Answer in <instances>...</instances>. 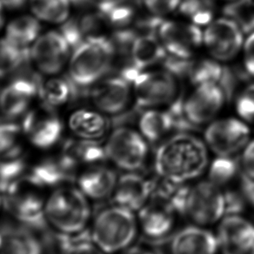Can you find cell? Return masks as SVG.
Here are the masks:
<instances>
[{
	"label": "cell",
	"mask_w": 254,
	"mask_h": 254,
	"mask_svg": "<svg viewBox=\"0 0 254 254\" xmlns=\"http://www.w3.org/2000/svg\"><path fill=\"white\" fill-rule=\"evenodd\" d=\"M185 215L198 226L219 222L226 216L224 190L210 180H203L189 187Z\"/></svg>",
	"instance_id": "obj_7"
},
{
	"label": "cell",
	"mask_w": 254,
	"mask_h": 254,
	"mask_svg": "<svg viewBox=\"0 0 254 254\" xmlns=\"http://www.w3.org/2000/svg\"><path fill=\"white\" fill-rule=\"evenodd\" d=\"M23 130L32 145L39 149H49L56 145L62 135V124L56 117L42 115L33 111L25 117Z\"/></svg>",
	"instance_id": "obj_22"
},
{
	"label": "cell",
	"mask_w": 254,
	"mask_h": 254,
	"mask_svg": "<svg viewBox=\"0 0 254 254\" xmlns=\"http://www.w3.org/2000/svg\"><path fill=\"white\" fill-rule=\"evenodd\" d=\"M69 125L78 138L93 141L102 138L109 127L108 121L102 115L85 110L73 113Z\"/></svg>",
	"instance_id": "obj_28"
},
{
	"label": "cell",
	"mask_w": 254,
	"mask_h": 254,
	"mask_svg": "<svg viewBox=\"0 0 254 254\" xmlns=\"http://www.w3.org/2000/svg\"><path fill=\"white\" fill-rule=\"evenodd\" d=\"M237 113L247 122H254V84L240 92L236 100Z\"/></svg>",
	"instance_id": "obj_39"
},
{
	"label": "cell",
	"mask_w": 254,
	"mask_h": 254,
	"mask_svg": "<svg viewBox=\"0 0 254 254\" xmlns=\"http://www.w3.org/2000/svg\"><path fill=\"white\" fill-rule=\"evenodd\" d=\"M2 246H3V238H2L1 231H0V254H1V252H2Z\"/></svg>",
	"instance_id": "obj_49"
},
{
	"label": "cell",
	"mask_w": 254,
	"mask_h": 254,
	"mask_svg": "<svg viewBox=\"0 0 254 254\" xmlns=\"http://www.w3.org/2000/svg\"><path fill=\"white\" fill-rule=\"evenodd\" d=\"M120 254H159L155 251L150 250L144 247H131L121 252Z\"/></svg>",
	"instance_id": "obj_45"
},
{
	"label": "cell",
	"mask_w": 254,
	"mask_h": 254,
	"mask_svg": "<svg viewBox=\"0 0 254 254\" xmlns=\"http://www.w3.org/2000/svg\"><path fill=\"white\" fill-rule=\"evenodd\" d=\"M155 182L135 172L120 177L113 192L115 205L138 212L152 198Z\"/></svg>",
	"instance_id": "obj_18"
},
{
	"label": "cell",
	"mask_w": 254,
	"mask_h": 254,
	"mask_svg": "<svg viewBox=\"0 0 254 254\" xmlns=\"http://www.w3.org/2000/svg\"><path fill=\"white\" fill-rule=\"evenodd\" d=\"M219 248L217 235L201 226L180 230L171 244L172 254H216Z\"/></svg>",
	"instance_id": "obj_21"
},
{
	"label": "cell",
	"mask_w": 254,
	"mask_h": 254,
	"mask_svg": "<svg viewBox=\"0 0 254 254\" xmlns=\"http://www.w3.org/2000/svg\"><path fill=\"white\" fill-rule=\"evenodd\" d=\"M181 0H144V5L150 14L162 18L179 9Z\"/></svg>",
	"instance_id": "obj_40"
},
{
	"label": "cell",
	"mask_w": 254,
	"mask_h": 254,
	"mask_svg": "<svg viewBox=\"0 0 254 254\" xmlns=\"http://www.w3.org/2000/svg\"><path fill=\"white\" fill-rule=\"evenodd\" d=\"M39 81L28 78H16L0 93L1 113L11 119L20 116L39 93Z\"/></svg>",
	"instance_id": "obj_23"
},
{
	"label": "cell",
	"mask_w": 254,
	"mask_h": 254,
	"mask_svg": "<svg viewBox=\"0 0 254 254\" xmlns=\"http://www.w3.org/2000/svg\"><path fill=\"white\" fill-rule=\"evenodd\" d=\"M2 205H3V198H1V197H0V208H1Z\"/></svg>",
	"instance_id": "obj_50"
},
{
	"label": "cell",
	"mask_w": 254,
	"mask_h": 254,
	"mask_svg": "<svg viewBox=\"0 0 254 254\" xmlns=\"http://www.w3.org/2000/svg\"><path fill=\"white\" fill-rule=\"evenodd\" d=\"M207 163L205 144L183 131L163 142L156 152L154 167L162 180L186 184L204 173Z\"/></svg>",
	"instance_id": "obj_1"
},
{
	"label": "cell",
	"mask_w": 254,
	"mask_h": 254,
	"mask_svg": "<svg viewBox=\"0 0 254 254\" xmlns=\"http://www.w3.org/2000/svg\"><path fill=\"white\" fill-rule=\"evenodd\" d=\"M100 2H103V1H109V0H99Z\"/></svg>",
	"instance_id": "obj_51"
},
{
	"label": "cell",
	"mask_w": 254,
	"mask_h": 254,
	"mask_svg": "<svg viewBox=\"0 0 254 254\" xmlns=\"http://www.w3.org/2000/svg\"><path fill=\"white\" fill-rule=\"evenodd\" d=\"M224 14L235 22L244 33L254 32V0H233L224 8Z\"/></svg>",
	"instance_id": "obj_35"
},
{
	"label": "cell",
	"mask_w": 254,
	"mask_h": 254,
	"mask_svg": "<svg viewBox=\"0 0 254 254\" xmlns=\"http://www.w3.org/2000/svg\"><path fill=\"white\" fill-rule=\"evenodd\" d=\"M73 4L79 5V6H85L90 4L92 0H70Z\"/></svg>",
	"instance_id": "obj_47"
},
{
	"label": "cell",
	"mask_w": 254,
	"mask_h": 254,
	"mask_svg": "<svg viewBox=\"0 0 254 254\" xmlns=\"http://www.w3.org/2000/svg\"><path fill=\"white\" fill-rule=\"evenodd\" d=\"M251 131L243 120L228 118L214 120L205 131V141L217 156L233 157L250 141Z\"/></svg>",
	"instance_id": "obj_10"
},
{
	"label": "cell",
	"mask_w": 254,
	"mask_h": 254,
	"mask_svg": "<svg viewBox=\"0 0 254 254\" xmlns=\"http://www.w3.org/2000/svg\"><path fill=\"white\" fill-rule=\"evenodd\" d=\"M89 200L78 187H56L46 198V223L64 235L82 233L92 217Z\"/></svg>",
	"instance_id": "obj_2"
},
{
	"label": "cell",
	"mask_w": 254,
	"mask_h": 254,
	"mask_svg": "<svg viewBox=\"0 0 254 254\" xmlns=\"http://www.w3.org/2000/svg\"><path fill=\"white\" fill-rule=\"evenodd\" d=\"M124 53L127 54L129 63L120 75L131 83L138 72L164 62L168 55L156 31L137 32Z\"/></svg>",
	"instance_id": "obj_9"
},
{
	"label": "cell",
	"mask_w": 254,
	"mask_h": 254,
	"mask_svg": "<svg viewBox=\"0 0 254 254\" xmlns=\"http://www.w3.org/2000/svg\"><path fill=\"white\" fill-rule=\"evenodd\" d=\"M227 1H230V2H232V1H233V0H227Z\"/></svg>",
	"instance_id": "obj_52"
},
{
	"label": "cell",
	"mask_w": 254,
	"mask_h": 254,
	"mask_svg": "<svg viewBox=\"0 0 254 254\" xmlns=\"http://www.w3.org/2000/svg\"><path fill=\"white\" fill-rule=\"evenodd\" d=\"M71 81L62 78H52L44 85H40L39 94L51 106H58L67 102L72 96Z\"/></svg>",
	"instance_id": "obj_36"
},
{
	"label": "cell",
	"mask_w": 254,
	"mask_h": 254,
	"mask_svg": "<svg viewBox=\"0 0 254 254\" xmlns=\"http://www.w3.org/2000/svg\"><path fill=\"white\" fill-rule=\"evenodd\" d=\"M32 11L44 21L61 24L70 14V0H30Z\"/></svg>",
	"instance_id": "obj_30"
},
{
	"label": "cell",
	"mask_w": 254,
	"mask_h": 254,
	"mask_svg": "<svg viewBox=\"0 0 254 254\" xmlns=\"http://www.w3.org/2000/svg\"><path fill=\"white\" fill-rule=\"evenodd\" d=\"M29 58L28 50L8 39H0V78L16 71Z\"/></svg>",
	"instance_id": "obj_33"
},
{
	"label": "cell",
	"mask_w": 254,
	"mask_h": 254,
	"mask_svg": "<svg viewBox=\"0 0 254 254\" xmlns=\"http://www.w3.org/2000/svg\"><path fill=\"white\" fill-rule=\"evenodd\" d=\"M241 187L244 197L247 202H249L251 205L254 206V180L242 174Z\"/></svg>",
	"instance_id": "obj_44"
},
{
	"label": "cell",
	"mask_w": 254,
	"mask_h": 254,
	"mask_svg": "<svg viewBox=\"0 0 254 254\" xmlns=\"http://www.w3.org/2000/svg\"><path fill=\"white\" fill-rule=\"evenodd\" d=\"M1 233L3 238L1 254H43L42 243L31 230L11 227Z\"/></svg>",
	"instance_id": "obj_27"
},
{
	"label": "cell",
	"mask_w": 254,
	"mask_h": 254,
	"mask_svg": "<svg viewBox=\"0 0 254 254\" xmlns=\"http://www.w3.org/2000/svg\"><path fill=\"white\" fill-rule=\"evenodd\" d=\"M203 43L214 60L226 62L243 49L244 32L227 17L213 19L203 32Z\"/></svg>",
	"instance_id": "obj_12"
},
{
	"label": "cell",
	"mask_w": 254,
	"mask_h": 254,
	"mask_svg": "<svg viewBox=\"0 0 254 254\" xmlns=\"http://www.w3.org/2000/svg\"><path fill=\"white\" fill-rule=\"evenodd\" d=\"M21 130L15 124L0 125V161L20 159Z\"/></svg>",
	"instance_id": "obj_34"
},
{
	"label": "cell",
	"mask_w": 254,
	"mask_h": 254,
	"mask_svg": "<svg viewBox=\"0 0 254 254\" xmlns=\"http://www.w3.org/2000/svg\"><path fill=\"white\" fill-rule=\"evenodd\" d=\"M45 188L30 174L21 175L3 189V205L18 221L40 227L46 223Z\"/></svg>",
	"instance_id": "obj_5"
},
{
	"label": "cell",
	"mask_w": 254,
	"mask_h": 254,
	"mask_svg": "<svg viewBox=\"0 0 254 254\" xmlns=\"http://www.w3.org/2000/svg\"><path fill=\"white\" fill-rule=\"evenodd\" d=\"M3 24V11H2V4L0 3V27Z\"/></svg>",
	"instance_id": "obj_48"
},
{
	"label": "cell",
	"mask_w": 254,
	"mask_h": 254,
	"mask_svg": "<svg viewBox=\"0 0 254 254\" xmlns=\"http://www.w3.org/2000/svg\"><path fill=\"white\" fill-rule=\"evenodd\" d=\"M116 57L113 40L104 36L85 39L71 55L69 64V77L71 83L81 87L98 81L109 71Z\"/></svg>",
	"instance_id": "obj_3"
},
{
	"label": "cell",
	"mask_w": 254,
	"mask_h": 254,
	"mask_svg": "<svg viewBox=\"0 0 254 254\" xmlns=\"http://www.w3.org/2000/svg\"><path fill=\"white\" fill-rule=\"evenodd\" d=\"M40 31L39 21L30 16H23L8 25L6 39L18 46L25 47L37 39Z\"/></svg>",
	"instance_id": "obj_32"
},
{
	"label": "cell",
	"mask_w": 254,
	"mask_h": 254,
	"mask_svg": "<svg viewBox=\"0 0 254 254\" xmlns=\"http://www.w3.org/2000/svg\"><path fill=\"white\" fill-rule=\"evenodd\" d=\"M239 165L233 157L218 156L209 168V180L222 187L232 182L236 177Z\"/></svg>",
	"instance_id": "obj_37"
},
{
	"label": "cell",
	"mask_w": 254,
	"mask_h": 254,
	"mask_svg": "<svg viewBox=\"0 0 254 254\" xmlns=\"http://www.w3.org/2000/svg\"><path fill=\"white\" fill-rule=\"evenodd\" d=\"M131 82L123 76L111 77L93 89L92 102L102 113L119 114L127 109L131 97Z\"/></svg>",
	"instance_id": "obj_19"
},
{
	"label": "cell",
	"mask_w": 254,
	"mask_h": 254,
	"mask_svg": "<svg viewBox=\"0 0 254 254\" xmlns=\"http://www.w3.org/2000/svg\"><path fill=\"white\" fill-rule=\"evenodd\" d=\"M106 159L127 172H135L145 165L148 145L141 133L128 127H120L112 132L105 145Z\"/></svg>",
	"instance_id": "obj_6"
},
{
	"label": "cell",
	"mask_w": 254,
	"mask_h": 254,
	"mask_svg": "<svg viewBox=\"0 0 254 254\" xmlns=\"http://www.w3.org/2000/svg\"><path fill=\"white\" fill-rule=\"evenodd\" d=\"M157 33L167 54L178 59H191L204 45L201 29L190 22L162 20Z\"/></svg>",
	"instance_id": "obj_11"
},
{
	"label": "cell",
	"mask_w": 254,
	"mask_h": 254,
	"mask_svg": "<svg viewBox=\"0 0 254 254\" xmlns=\"http://www.w3.org/2000/svg\"><path fill=\"white\" fill-rule=\"evenodd\" d=\"M27 0H0V3L11 9L21 7L22 5L25 4Z\"/></svg>",
	"instance_id": "obj_46"
},
{
	"label": "cell",
	"mask_w": 254,
	"mask_h": 254,
	"mask_svg": "<svg viewBox=\"0 0 254 254\" xmlns=\"http://www.w3.org/2000/svg\"><path fill=\"white\" fill-rule=\"evenodd\" d=\"M74 235H64L61 241L62 254H106L92 241L91 236L84 237L80 233Z\"/></svg>",
	"instance_id": "obj_38"
},
{
	"label": "cell",
	"mask_w": 254,
	"mask_h": 254,
	"mask_svg": "<svg viewBox=\"0 0 254 254\" xmlns=\"http://www.w3.org/2000/svg\"><path fill=\"white\" fill-rule=\"evenodd\" d=\"M244 65L247 74L254 77V32L249 36L244 43Z\"/></svg>",
	"instance_id": "obj_43"
},
{
	"label": "cell",
	"mask_w": 254,
	"mask_h": 254,
	"mask_svg": "<svg viewBox=\"0 0 254 254\" xmlns=\"http://www.w3.org/2000/svg\"><path fill=\"white\" fill-rule=\"evenodd\" d=\"M175 213L165 204L151 199L138 211V225L145 236L154 240L161 239L173 230Z\"/></svg>",
	"instance_id": "obj_24"
},
{
	"label": "cell",
	"mask_w": 254,
	"mask_h": 254,
	"mask_svg": "<svg viewBox=\"0 0 254 254\" xmlns=\"http://www.w3.org/2000/svg\"><path fill=\"white\" fill-rule=\"evenodd\" d=\"M137 105L154 108L173 104L178 95L177 77L168 70H145L131 81Z\"/></svg>",
	"instance_id": "obj_8"
},
{
	"label": "cell",
	"mask_w": 254,
	"mask_h": 254,
	"mask_svg": "<svg viewBox=\"0 0 254 254\" xmlns=\"http://www.w3.org/2000/svg\"><path fill=\"white\" fill-rule=\"evenodd\" d=\"M179 11L188 22L198 26L208 25L215 12L214 0H181Z\"/></svg>",
	"instance_id": "obj_31"
},
{
	"label": "cell",
	"mask_w": 254,
	"mask_h": 254,
	"mask_svg": "<svg viewBox=\"0 0 254 254\" xmlns=\"http://www.w3.org/2000/svg\"><path fill=\"white\" fill-rule=\"evenodd\" d=\"M240 166L244 175L254 180V140L249 141L242 150Z\"/></svg>",
	"instance_id": "obj_42"
},
{
	"label": "cell",
	"mask_w": 254,
	"mask_h": 254,
	"mask_svg": "<svg viewBox=\"0 0 254 254\" xmlns=\"http://www.w3.org/2000/svg\"><path fill=\"white\" fill-rule=\"evenodd\" d=\"M138 226L134 212L115 205L96 216L90 236L105 254H118L134 241Z\"/></svg>",
	"instance_id": "obj_4"
},
{
	"label": "cell",
	"mask_w": 254,
	"mask_h": 254,
	"mask_svg": "<svg viewBox=\"0 0 254 254\" xmlns=\"http://www.w3.org/2000/svg\"><path fill=\"white\" fill-rule=\"evenodd\" d=\"M138 127L140 133L149 142L156 143L169 136L173 131H187L191 126L186 120L183 103L176 100L168 110L150 109L143 113Z\"/></svg>",
	"instance_id": "obj_13"
},
{
	"label": "cell",
	"mask_w": 254,
	"mask_h": 254,
	"mask_svg": "<svg viewBox=\"0 0 254 254\" xmlns=\"http://www.w3.org/2000/svg\"><path fill=\"white\" fill-rule=\"evenodd\" d=\"M144 0H109L98 5L99 12L104 20L116 28L124 30L135 24L139 27L145 18H140Z\"/></svg>",
	"instance_id": "obj_25"
},
{
	"label": "cell",
	"mask_w": 254,
	"mask_h": 254,
	"mask_svg": "<svg viewBox=\"0 0 254 254\" xmlns=\"http://www.w3.org/2000/svg\"><path fill=\"white\" fill-rule=\"evenodd\" d=\"M226 94L218 84L196 86L183 103V113L191 127L211 123L226 101Z\"/></svg>",
	"instance_id": "obj_14"
},
{
	"label": "cell",
	"mask_w": 254,
	"mask_h": 254,
	"mask_svg": "<svg viewBox=\"0 0 254 254\" xmlns=\"http://www.w3.org/2000/svg\"><path fill=\"white\" fill-rule=\"evenodd\" d=\"M106 159L105 147L93 140H68L64 145L60 159L69 169L100 164Z\"/></svg>",
	"instance_id": "obj_26"
},
{
	"label": "cell",
	"mask_w": 254,
	"mask_h": 254,
	"mask_svg": "<svg viewBox=\"0 0 254 254\" xmlns=\"http://www.w3.org/2000/svg\"><path fill=\"white\" fill-rule=\"evenodd\" d=\"M217 238L224 254H254V225L240 215L225 216Z\"/></svg>",
	"instance_id": "obj_16"
},
{
	"label": "cell",
	"mask_w": 254,
	"mask_h": 254,
	"mask_svg": "<svg viewBox=\"0 0 254 254\" xmlns=\"http://www.w3.org/2000/svg\"><path fill=\"white\" fill-rule=\"evenodd\" d=\"M164 64L166 70L176 77L187 78L195 86L205 84L221 85L227 71L219 61L214 59L192 60L170 56L164 60Z\"/></svg>",
	"instance_id": "obj_15"
},
{
	"label": "cell",
	"mask_w": 254,
	"mask_h": 254,
	"mask_svg": "<svg viewBox=\"0 0 254 254\" xmlns=\"http://www.w3.org/2000/svg\"><path fill=\"white\" fill-rule=\"evenodd\" d=\"M70 45L62 33L49 32L39 37L30 55L39 70L46 74H56L64 67Z\"/></svg>",
	"instance_id": "obj_17"
},
{
	"label": "cell",
	"mask_w": 254,
	"mask_h": 254,
	"mask_svg": "<svg viewBox=\"0 0 254 254\" xmlns=\"http://www.w3.org/2000/svg\"><path fill=\"white\" fill-rule=\"evenodd\" d=\"M118 180L113 169L95 164L81 168L76 183L89 199L102 200L113 194Z\"/></svg>",
	"instance_id": "obj_20"
},
{
	"label": "cell",
	"mask_w": 254,
	"mask_h": 254,
	"mask_svg": "<svg viewBox=\"0 0 254 254\" xmlns=\"http://www.w3.org/2000/svg\"><path fill=\"white\" fill-rule=\"evenodd\" d=\"M226 202V216L240 215L244 210L245 197L237 193L234 190H224Z\"/></svg>",
	"instance_id": "obj_41"
},
{
	"label": "cell",
	"mask_w": 254,
	"mask_h": 254,
	"mask_svg": "<svg viewBox=\"0 0 254 254\" xmlns=\"http://www.w3.org/2000/svg\"><path fill=\"white\" fill-rule=\"evenodd\" d=\"M189 187L185 184L162 180L160 183H155L151 199L161 202L176 213L185 215Z\"/></svg>",
	"instance_id": "obj_29"
}]
</instances>
